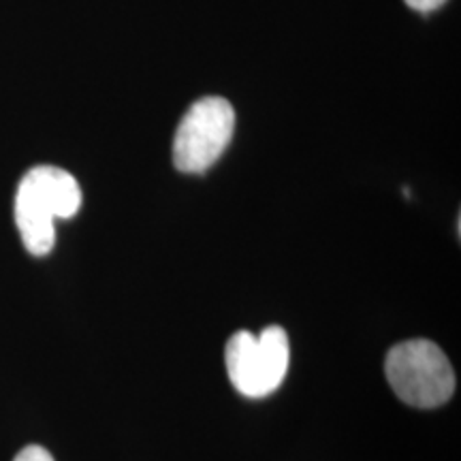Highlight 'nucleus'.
I'll return each mask as SVG.
<instances>
[{
    "instance_id": "4",
    "label": "nucleus",
    "mask_w": 461,
    "mask_h": 461,
    "mask_svg": "<svg viewBox=\"0 0 461 461\" xmlns=\"http://www.w3.org/2000/svg\"><path fill=\"white\" fill-rule=\"evenodd\" d=\"M235 109L222 96L194 101L173 140V163L184 173H203L233 140Z\"/></svg>"
},
{
    "instance_id": "2",
    "label": "nucleus",
    "mask_w": 461,
    "mask_h": 461,
    "mask_svg": "<svg viewBox=\"0 0 461 461\" xmlns=\"http://www.w3.org/2000/svg\"><path fill=\"white\" fill-rule=\"evenodd\" d=\"M384 372L391 389L414 408H436L451 400L455 372L440 346L429 339H408L389 350Z\"/></svg>"
},
{
    "instance_id": "5",
    "label": "nucleus",
    "mask_w": 461,
    "mask_h": 461,
    "mask_svg": "<svg viewBox=\"0 0 461 461\" xmlns=\"http://www.w3.org/2000/svg\"><path fill=\"white\" fill-rule=\"evenodd\" d=\"M14 461H54V457H51V453L48 451V448H43L39 445H31V447L22 448V451L15 455Z\"/></svg>"
},
{
    "instance_id": "6",
    "label": "nucleus",
    "mask_w": 461,
    "mask_h": 461,
    "mask_svg": "<svg viewBox=\"0 0 461 461\" xmlns=\"http://www.w3.org/2000/svg\"><path fill=\"white\" fill-rule=\"evenodd\" d=\"M403 3L419 14H431V11L440 9L447 0H403Z\"/></svg>"
},
{
    "instance_id": "1",
    "label": "nucleus",
    "mask_w": 461,
    "mask_h": 461,
    "mask_svg": "<svg viewBox=\"0 0 461 461\" xmlns=\"http://www.w3.org/2000/svg\"><path fill=\"white\" fill-rule=\"evenodd\" d=\"M82 207V188L60 167H32L15 194V224L26 250L45 257L56 244V218H73Z\"/></svg>"
},
{
    "instance_id": "3",
    "label": "nucleus",
    "mask_w": 461,
    "mask_h": 461,
    "mask_svg": "<svg viewBox=\"0 0 461 461\" xmlns=\"http://www.w3.org/2000/svg\"><path fill=\"white\" fill-rule=\"evenodd\" d=\"M291 346L282 327H267L258 336L250 331H238L229 338L227 361L229 380L241 395H272L285 383Z\"/></svg>"
}]
</instances>
